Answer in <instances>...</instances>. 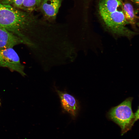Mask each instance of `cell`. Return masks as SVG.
<instances>
[{
	"label": "cell",
	"mask_w": 139,
	"mask_h": 139,
	"mask_svg": "<svg viewBox=\"0 0 139 139\" xmlns=\"http://www.w3.org/2000/svg\"><path fill=\"white\" fill-rule=\"evenodd\" d=\"M36 19L30 13L20 11L0 1V27L17 36L24 44L30 47L33 44L29 36L30 28Z\"/></svg>",
	"instance_id": "cell-1"
},
{
	"label": "cell",
	"mask_w": 139,
	"mask_h": 139,
	"mask_svg": "<svg viewBox=\"0 0 139 139\" xmlns=\"http://www.w3.org/2000/svg\"><path fill=\"white\" fill-rule=\"evenodd\" d=\"M133 99L132 97L127 98L120 104L112 108L107 114L109 119L121 128L122 135L130 130L139 118L138 109L135 113L132 111Z\"/></svg>",
	"instance_id": "cell-2"
},
{
	"label": "cell",
	"mask_w": 139,
	"mask_h": 139,
	"mask_svg": "<svg viewBox=\"0 0 139 139\" xmlns=\"http://www.w3.org/2000/svg\"><path fill=\"white\" fill-rule=\"evenodd\" d=\"M23 44L22 40L12 32L0 27V49L13 48Z\"/></svg>",
	"instance_id": "cell-7"
},
{
	"label": "cell",
	"mask_w": 139,
	"mask_h": 139,
	"mask_svg": "<svg viewBox=\"0 0 139 139\" xmlns=\"http://www.w3.org/2000/svg\"><path fill=\"white\" fill-rule=\"evenodd\" d=\"M132 2L134 3L137 5H138L139 4V0H131Z\"/></svg>",
	"instance_id": "cell-12"
},
{
	"label": "cell",
	"mask_w": 139,
	"mask_h": 139,
	"mask_svg": "<svg viewBox=\"0 0 139 139\" xmlns=\"http://www.w3.org/2000/svg\"><path fill=\"white\" fill-rule=\"evenodd\" d=\"M123 4L121 0H101L99 5L100 15L116 11Z\"/></svg>",
	"instance_id": "cell-8"
},
{
	"label": "cell",
	"mask_w": 139,
	"mask_h": 139,
	"mask_svg": "<svg viewBox=\"0 0 139 139\" xmlns=\"http://www.w3.org/2000/svg\"><path fill=\"white\" fill-rule=\"evenodd\" d=\"M62 0H43L39 8L45 19L50 22L55 20Z\"/></svg>",
	"instance_id": "cell-5"
},
{
	"label": "cell",
	"mask_w": 139,
	"mask_h": 139,
	"mask_svg": "<svg viewBox=\"0 0 139 139\" xmlns=\"http://www.w3.org/2000/svg\"><path fill=\"white\" fill-rule=\"evenodd\" d=\"M0 67H6L16 72L23 76L26 75L24 66L13 48L0 49Z\"/></svg>",
	"instance_id": "cell-4"
},
{
	"label": "cell",
	"mask_w": 139,
	"mask_h": 139,
	"mask_svg": "<svg viewBox=\"0 0 139 139\" xmlns=\"http://www.w3.org/2000/svg\"><path fill=\"white\" fill-rule=\"evenodd\" d=\"M106 28L112 33L129 38L132 37L135 33L126 27L129 24L125 19L122 10L100 15Z\"/></svg>",
	"instance_id": "cell-3"
},
{
	"label": "cell",
	"mask_w": 139,
	"mask_h": 139,
	"mask_svg": "<svg viewBox=\"0 0 139 139\" xmlns=\"http://www.w3.org/2000/svg\"><path fill=\"white\" fill-rule=\"evenodd\" d=\"M23 0H2L1 2L4 4L10 5L15 8L21 9Z\"/></svg>",
	"instance_id": "cell-11"
},
{
	"label": "cell",
	"mask_w": 139,
	"mask_h": 139,
	"mask_svg": "<svg viewBox=\"0 0 139 139\" xmlns=\"http://www.w3.org/2000/svg\"><path fill=\"white\" fill-rule=\"evenodd\" d=\"M60 98L62 107L65 111L73 117L77 115L79 109L78 101L72 95L56 89Z\"/></svg>",
	"instance_id": "cell-6"
},
{
	"label": "cell",
	"mask_w": 139,
	"mask_h": 139,
	"mask_svg": "<svg viewBox=\"0 0 139 139\" xmlns=\"http://www.w3.org/2000/svg\"><path fill=\"white\" fill-rule=\"evenodd\" d=\"M43 0H23L21 9L30 13L39 9Z\"/></svg>",
	"instance_id": "cell-10"
},
{
	"label": "cell",
	"mask_w": 139,
	"mask_h": 139,
	"mask_svg": "<svg viewBox=\"0 0 139 139\" xmlns=\"http://www.w3.org/2000/svg\"><path fill=\"white\" fill-rule=\"evenodd\" d=\"M122 10L126 19L129 23L135 24L136 16L132 5L128 2L123 3Z\"/></svg>",
	"instance_id": "cell-9"
}]
</instances>
